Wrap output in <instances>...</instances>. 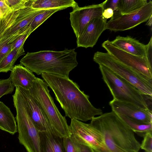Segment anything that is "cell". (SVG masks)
<instances>
[{"label": "cell", "instance_id": "6da1fadb", "mask_svg": "<svg viewBox=\"0 0 152 152\" xmlns=\"http://www.w3.org/2000/svg\"><path fill=\"white\" fill-rule=\"evenodd\" d=\"M41 77L52 90L65 116L84 122L103 114L102 110L94 107L89 96L81 91L76 83L66 77L44 73Z\"/></svg>", "mask_w": 152, "mask_h": 152}, {"label": "cell", "instance_id": "7a4b0ae2", "mask_svg": "<svg viewBox=\"0 0 152 152\" xmlns=\"http://www.w3.org/2000/svg\"><path fill=\"white\" fill-rule=\"evenodd\" d=\"M90 124L103 137L110 152H138L140 144L134 132L114 112L94 117Z\"/></svg>", "mask_w": 152, "mask_h": 152}, {"label": "cell", "instance_id": "3957f363", "mask_svg": "<svg viewBox=\"0 0 152 152\" xmlns=\"http://www.w3.org/2000/svg\"><path fill=\"white\" fill-rule=\"evenodd\" d=\"M75 49L61 51L41 50L27 52L20 64L38 75L46 73L69 77L70 72L78 65Z\"/></svg>", "mask_w": 152, "mask_h": 152}, {"label": "cell", "instance_id": "277c9868", "mask_svg": "<svg viewBox=\"0 0 152 152\" xmlns=\"http://www.w3.org/2000/svg\"><path fill=\"white\" fill-rule=\"evenodd\" d=\"M48 86L43 80L36 77L28 90L47 117L54 132L61 137L70 135L69 126L55 104Z\"/></svg>", "mask_w": 152, "mask_h": 152}, {"label": "cell", "instance_id": "5b68a950", "mask_svg": "<svg viewBox=\"0 0 152 152\" xmlns=\"http://www.w3.org/2000/svg\"><path fill=\"white\" fill-rule=\"evenodd\" d=\"M31 5L18 10L12 11L4 14L0 19V46L23 34L29 29L34 18L45 10L34 9Z\"/></svg>", "mask_w": 152, "mask_h": 152}, {"label": "cell", "instance_id": "8992f818", "mask_svg": "<svg viewBox=\"0 0 152 152\" xmlns=\"http://www.w3.org/2000/svg\"><path fill=\"white\" fill-rule=\"evenodd\" d=\"M99 65L102 79L110 90L113 99L150 109L145 95L137 88L107 67L101 64Z\"/></svg>", "mask_w": 152, "mask_h": 152}, {"label": "cell", "instance_id": "52a82bcc", "mask_svg": "<svg viewBox=\"0 0 152 152\" xmlns=\"http://www.w3.org/2000/svg\"><path fill=\"white\" fill-rule=\"evenodd\" d=\"M13 95L16 111L18 139L27 152H40L39 132L34 124L26 107L18 88Z\"/></svg>", "mask_w": 152, "mask_h": 152}, {"label": "cell", "instance_id": "ba28073f", "mask_svg": "<svg viewBox=\"0 0 152 152\" xmlns=\"http://www.w3.org/2000/svg\"><path fill=\"white\" fill-rule=\"evenodd\" d=\"M94 61L102 64L137 88L143 95L152 96V80H149L124 66L108 53L97 51Z\"/></svg>", "mask_w": 152, "mask_h": 152}, {"label": "cell", "instance_id": "9c48e42d", "mask_svg": "<svg viewBox=\"0 0 152 152\" xmlns=\"http://www.w3.org/2000/svg\"><path fill=\"white\" fill-rule=\"evenodd\" d=\"M69 127L70 135L78 143L90 147L94 152H110L102 134L90 124L71 119Z\"/></svg>", "mask_w": 152, "mask_h": 152}, {"label": "cell", "instance_id": "30bf717a", "mask_svg": "<svg viewBox=\"0 0 152 152\" xmlns=\"http://www.w3.org/2000/svg\"><path fill=\"white\" fill-rule=\"evenodd\" d=\"M107 52L120 63L149 80L152 79V68L145 57L132 55L119 49L107 40L102 44Z\"/></svg>", "mask_w": 152, "mask_h": 152}, {"label": "cell", "instance_id": "8fae6325", "mask_svg": "<svg viewBox=\"0 0 152 152\" xmlns=\"http://www.w3.org/2000/svg\"><path fill=\"white\" fill-rule=\"evenodd\" d=\"M152 15V1L150 0L139 10L131 13L121 15L118 12L107 22L105 30L117 32L132 28L146 21Z\"/></svg>", "mask_w": 152, "mask_h": 152}, {"label": "cell", "instance_id": "7c38bea8", "mask_svg": "<svg viewBox=\"0 0 152 152\" xmlns=\"http://www.w3.org/2000/svg\"><path fill=\"white\" fill-rule=\"evenodd\" d=\"M105 1L100 4L73 8L70 14L71 26L76 38L92 19L102 16Z\"/></svg>", "mask_w": 152, "mask_h": 152}, {"label": "cell", "instance_id": "4fadbf2b", "mask_svg": "<svg viewBox=\"0 0 152 152\" xmlns=\"http://www.w3.org/2000/svg\"><path fill=\"white\" fill-rule=\"evenodd\" d=\"M18 87L29 115L37 130L54 132L44 111L29 91Z\"/></svg>", "mask_w": 152, "mask_h": 152}, {"label": "cell", "instance_id": "5bb4252c", "mask_svg": "<svg viewBox=\"0 0 152 152\" xmlns=\"http://www.w3.org/2000/svg\"><path fill=\"white\" fill-rule=\"evenodd\" d=\"M112 111L145 124L152 123V111L133 104L113 99L109 103Z\"/></svg>", "mask_w": 152, "mask_h": 152}, {"label": "cell", "instance_id": "9a60e30c", "mask_svg": "<svg viewBox=\"0 0 152 152\" xmlns=\"http://www.w3.org/2000/svg\"><path fill=\"white\" fill-rule=\"evenodd\" d=\"M107 20L102 16L91 20L77 38V47L93 48L105 30Z\"/></svg>", "mask_w": 152, "mask_h": 152}, {"label": "cell", "instance_id": "2e32d148", "mask_svg": "<svg viewBox=\"0 0 152 152\" xmlns=\"http://www.w3.org/2000/svg\"><path fill=\"white\" fill-rule=\"evenodd\" d=\"M36 77L33 72L20 64L14 66L9 78L14 87H19L29 90Z\"/></svg>", "mask_w": 152, "mask_h": 152}, {"label": "cell", "instance_id": "e0dca14e", "mask_svg": "<svg viewBox=\"0 0 152 152\" xmlns=\"http://www.w3.org/2000/svg\"><path fill=\"white\" fill-rule=\"evenodd\" d=\"M111 42L115 47L127 53L142 57L145 56V45L129 36H118Z\"/></svg>", "mask_w": 152, "mask_h": 152}, {"label": "cell", "instance_id": "ac0fdd59", "mask_svg": "<svg viewBox=\"0 0 152 152\" xmlns=\"http://www.w3.org/2000/svg\"><path fill=\"white\" fill-rule=\"evenodd\" d=\"M40 152H65L63 138L50 131L39 132Z\"/></svg>", "mask_w": 152, "mask_h": 152}, {"label": "cell", "instance_id": "d6986e66", "mask_svg": "<svg viewBox=\"0 0 152 152\" xmlns=\"http://www.w3.org/2000/svg\"><path fill=\"white\" fill-rule=\"evenodd\" d=\"M0 129L14 135L17 132L16 120L10 109L0 102Z\"/></svg>", "mask_w": 152, "mask_h": 152}, {"label": "cell", "instance_id": "ffe728a7", "mask_svg": "<svg viewBox=\"0 0 152 152\" xmlns=\"http://www.w3.org/2000/svg\"><path fill=\"white\" fill-rule=\"evenodd\" d=\"M78 6V4L74 0H33L31 5L34 9H58L61 10Z\"/></svg>", "mask_w": 152, "mask_h": 152}, {"label": "cell", "instance_id": "44dd1931", "mask_svg": "<svg viewBox=\"0 0 152 152\" xmlns=\"http://www.w3.org/2000/svg\"><path fill=\"white\" fill-rule=\"evenodd\" d=\"M117 114L134 133L140 137H143L146 133L152 132V123H142L125 115L120 114Z\"/></svg>", "mask_w": 152, "mask_h": 152}, {"label": "cell", "instance_id": "7402d4cb", "mask_svg": "<svg viewBox=\"0 0 152 152\" xmlns=\"http://www.w3.org/2000/svg\"><path fill=\"white\" fill-rule=\"evenodd\" d=\"M24 45L20 48L12 50L0 61V72L7 73L11 71L17 59L25 54Z\"/></svg>", "mask_w": 152, "mask_h": 152}, {"label": "cell", "instance_id": "603a6c76", "mask_svg": "<svg viewBox=\"0 0 152 152\" xmlns=\"http://www.w3.org/2000/svg\"><path fill=\"white\" fill-rule=\"evenodd\" d=\"M147 3L146 0H119L118 12L121 15L131 13L140 9Z\"/></svg>", "mask_w": 152, "mask_h": 152}, {"label": "cell", "instance_id": "cb8c5ba5", "mask_svg": "<svg viewBox=\"0 0 152 152\" xmlns=\"http://www.w3.org/2000/svg\"><path fill=\"white\" fill-rule=\"evenodd\" d=\"M63 140L65 152H94L90 147L77 142L71 135Z\"/></svg>", "mask_w": 152, "mask_h": 152}, {"label": "cell", "instance_id": "d4e9b609", "mask_svg": "<svg viewBox=\"0 0 152 152\" xmlns=\"http://www.w3.org/2000/svg\"><path fill=\"white\" fill-rule=\"evenodd\" d=\"M60 10L58 9H45L37 15L29 26L31 32H33L53 14Z\"/></svg>", "mask_w": 152, "mask_h": 152}, {"label": "cell", "instance_id": "484cf974", "mask_svg": "<svg viewBox=\"0 0 152 152\" xmlns=\"http://www.w3.org/2000/svg\"><path fill=\"white\" fill-rule=\"evenodd\" d=\"M33 0H5L12 11L18 10L31 4Z\"/></svg>", "mask_w": 152, "mask_h": 152}, {"label": "cell", "instance_id": "4316f807", "mask_svg": "<svg viewBox=\"0 0 152 152\" xmlns=\"http://www.w3.org/2000/svg\"><path fill=\"white\" fill-rule=\"evenodd\" d=\"M14 87L10 78L0 79V98L4 95L11 93Z\"/></svg>", "mask_w": 152, "mask_h": 152}, {"label": "cell", "instance_id": "83f0119b", "mask_svg": "<svg viewBox=\"0 0 152 152\" xmlns=\"http://www.w3.org/2000/svg\"><path fill=\"white\" fill-rule=\"evenodd\" d=\"M140 144V148L146 152H152V132L146 133Z\"/></svg>", "mask_w": 152, "mask_h": 152}, {"label": "cell", "instance_id": "f1b7e54d", "mask_svg": "<svg viewBox=\"0 0 152 152\" xmlns=\"http://www.w3.org/2000/svg\"><path fill=\"white\" fill-rule=\"evenodd\" d=\"M30 28L25 33L19 37L12 43V50L20 48L24 45V42L31 34Z\"/></svg>", "mask_w": 152, "mask_h": 152}, {"label": "cell", "instance_id": "f546056e", "mask_svg": "<svg viewBox=\"0 0 152 152\" xmlns=\"http://www.w3.org/2000/svg\"><path fill=\"white\" fill-rule=\"evenodd\" d=\"M146 45V53L145 57L148 64L152 66V37H151L150 41Z\"/></svg>", "mask_w": 152, "mask_h": 152}, {"label": "cell", "instance_id": "4dcf8cb0", "mask_svg": "<svg viewBox=\"0 0 152 152\" xmlns=\"http://www.w3.org/2000/svg\"><path fill=\"white\" fill-rule=\"evenodd\" d=\"M119 0H107L105 1L104 9H112L114 12H118V5Z\"/></svg>", "mask_w": 152, "mask_h": 152}, {"label": "cell", "instance_id": "1f68e13d", "mask_svg": "<svg viewBox=\"0 0 152 152\" xmlns=\"http://www.w3.org/2000/svg\"><path fill=\"white\" fill-rule=\"evenodd\" d=\"M12 46L11 43L0 48V61L12 51Z\"/></svg>", "mask_w": 152, "mask_h": 152}, {"label": "cell", "instance_id": "d6a6232c", "mask_svg": "<svg viewBox=\"0 0 152 152\" xmlns=\"http://www.w3.org/2000/svg\"><path fill=\"white\" fill-rule=\"evenodd\" d=\"M0 9L4 14L12 11L7 4L5 0H0Z\"/></svg>", "mask_w": 152, "mask_h": 152}, {"label": "cell", "instance_id": "836d02e7", "mask_svg": "<svg viewBox=\"0 0 152 152\" xmlns=\"http://www.w3.org/2000/svg\"><path fill=\"white\" fill-rule=\"evenodd\" d=\"M113 14V10L111 8H107L104 10L102 14V16L107 20L112 17Z\"/></svg>", "mask_w": 152, "mask_h": 152}, {"label": "cell", "instance_id": "e575fe53", "mask_svg": "<svg viewBox=\"0 0 152 152\" xmlns=\"http://www.w3.org/2000/svg\"><path fill=\"white\" fill-rule=\"evenodd\" d=\"M152 15L147 20V22L146 23V25L151 27V28L152 24Z\"/></svg>", "mask_w": 152, "mask_h": 152}, {"label": "cell", "instance_id": "d590c367", "mask_svg": "<svg viewBox=\"0 0 152 152\" xmlns=\"http://www.w3.org/2000/svg\"><path fill=\"white\" fill-rule=\"evenodd\" d=\"M4 15V14L2 11V10L0 9V19L2 18Z\"/></svg>", "mask_w": 152, "mask_h": 152}, {"label": "cell", "instance_id": "8d00e7d4", "mask_svg": "<svg viewBox=\"0 0 152 152\" xmlns=\"http://www.w3.org/2000/svg\"></svg>", "mask_w": 152, "mask_h": 152}]
</instances>
